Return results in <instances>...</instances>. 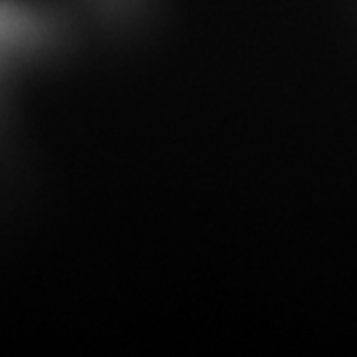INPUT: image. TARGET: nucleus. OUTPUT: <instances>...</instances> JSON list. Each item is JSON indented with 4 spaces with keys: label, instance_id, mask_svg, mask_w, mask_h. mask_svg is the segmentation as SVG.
<instances>
[{
    "label": "nucleus",
    "instance_id": "obj_1",
    "mask_svg": "<svg viewBox=\"0 0 357 357\" xmlns=\"http://www.w3.org/2000/svg\"><path fill=\"white\" fill-rule=\"evenodd\" d=\"M26 32V16L14 4L0 2V44H13Z\"/></svg>",
    "mask_w": 357,
    "mask_h": 357
}]
</instances>
